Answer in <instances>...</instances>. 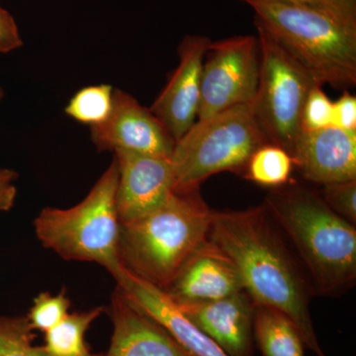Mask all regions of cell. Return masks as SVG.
<instances>
[{"mask_svg":"<svg viewBox=\"0 0 356 356\" xmlns=\"http://www.w3.org/2000/svg\"><path fill=\"white\" fill-rule=\"evenodd\" d=\"M266 206L243 211H213L208 240L235 264L243 291L255 306L284 314L306 348L325 356L312 322L310 285L281 238Z\"/></svg>","mask_w":356,"mask_h":356,"instance_id":"1","label":"cell"},{"mask_svg":"<svg viewBox=\"0 0 356 356\" xmlns=\"http://www.w3.org/2000/svg\"><path fill=\"white\" fill-rule=\"evenodd\" d=\"M264 206L294 245L316 291L336 296L355 285V225L334 213L318 192L289 187L271 192Z\"/></svg>","mask_w":356,"mask_h":356,"instance_id":"2","label":"cell"},{"mask_svg":"<svg viewBox=\"0 0 356 356\" xmlns=\"http://www.w3.org/2000/svg\"><path fill=\"white\" fill-rule=\"evenodd\" d=\"M199 188L175 191L165 203L136 221L121 224V266L165 290L178 271L209 236L213 211Z\"/></svg>","mask_w":356,"mask_h":356,"instance_id":"3","label":"cell"},{"mask_svg":"<svg viewBox=\"0 0 356 356\" xmlns=\"http://www.w3.org/2000/svg\"><path fill=\"white\" fill-rule=\"evenodd\" d=\"M255 25L296 58L321 86L355 88L356 27L329 9L285 0H243Z\"/></svg>","mask_w":356,"mask_h":356,"instance_id":"4","label":"cell"},{"mask_svg":"<svg viewBox=\"0 0 356 356\" xmlns=\"http://www.w3.org/2000/svg\"><path fill=\"white\" fill-rule=\"evenodd\" d=\"M116 159L81 203L67 208H44L34 220L42 245L65 261L95 262L111 275L120 268L117 212Z\"/></svg>","mask_w":356,"mask_h":356,"instance_id":"5","label":"cell"},{"mask_svg":"<svg viewBox=\"0 0 356 356\" xmlns=\"http://www.w3.org/2000/svg\"><path fill=\"white\" fill-rule=\"evenodd\" d=\"M266 144L252 105H238L196 121L175 142L170 156L175 191L199 188L204 180L222 172L243 175L248 159Z\"/></svg>","mask_w":356,"mask_h":356,"instance_id":"6","label":"cell"},{"mask_svg":"<svg viewBox=\"0 0 356 356\" xmlns=\"http://www.w3.org/2000/svg\"><path fill=\"white\" fill-rule=\"evenodd\" d=\"M255 26L261 72L252 111L269 144L282 147L292 156L303 131L302 115L307 97L314 86L321 84L268 33Z\"/></svg>","mask_w":356,"mask_h":356,"instance_id":"7","label":"cell"},{"mask_svg":"<svg viewBox=\"0 0 356 356\" xmlns=\"http://www.w3.org/2000/svg\"><path fill=\"white\" fill-rule=\"evenodd\" d=\"M259 72L257 37L235 36L212 42L204 58L197 120L238 105H252Z\"/></svg>","mask_w":356,"mask_h":356,"instance_id":"8","label":"cell"},{"mask_svg":"<svg viewBox=\"0 0 356 356\" xmlns=\"http://www.w3.org/2000/svg\"><path fill=\"white\" fill-rule=\"evenodd\" d=\"M98 151L131 152L152 156H172L175 140L151 110L132 95L115 88L113 107L108 119L90 128Z\"/></svg>","mask_w":356,"mask_h":356,"instance_id":"9","label":"cell"},{"mask_svg":"<svg viewBox=\"0 0 356 356\" xmlns=\"http://www.w3.org/2000/svg\"><path fill=\"white\" fill-rule=\"evenodd\" d=\"M211 43L205 36L184 37L178 47L179 65L149 108L175 142L197 121L204 58Z\"/></svg>","mask_w":356,"mask_h":356,"instance_id":"10","label":"cell"},{"mask_svg":"<svg viewBox=\"0 0 356 356\" xmlns=\"http://www.w3.org/2000/svg\"><path fill=\"white\" fill-rule=\"evenodd\" d=\"M114 154L118 165L116 206L121 224L153 212L175 191L170 158L124 151Z\"/></svg>","mask_w":356,"mask_h":356,"instance_id":"11","label":"cell"},{"mask_svg":"<svg viewBox=\"0 0 356 356\" xmlns=\"http://www.w3.org/2000/svg\"><path fill=\"white\" fill-rule=\"evenodd\" d=\"M177 305L229 356H254L255 305L245 291L215 301Z\"/></svg>","mask_w":356,"mask_h":356,"instance_id":"12","label":"cell"},{"mask_svg":"<svg viewBox=\"0 0 356 356\" xmlns=\"http://www.w3.org/2000/svg\"><path fill=\"white\" fill-rule=\"evenodd\" d=\"M292 159L302 175L314 184L356 179V132L334 126L303 130Z\"/></svg>","mask_w":356,"mask_h":356,"instance_id":"13","label":"cell"},{"mask_svg":"<svg viewBox=\"0 0 356 356\" xmlns=\"http://www.w3.org/2000/svg\"><path fill=\"white\" fill-rule=\"evenodd\" d=\"M163 291L177 304L201 303L243 291V287L235 264L208 240Z\"/></svg>","mask_w":356,"mask_h":356,"instance_id":"14","label":"cell"},{"mask_svg":"<svg viewBox=\"0 0 356 356\" xmlns=\"http://www.w3.org/2000/svg\"><path fill=\"white\" fill-rule=\"evenodd\" d=\"M109 315L113 332L104 356H195L118 288L112 295Z\"/></svg>","mask_w":356,"mask_h":356,"instance_id":"15","label":"cell"},{"mask_svg":"<svg viewBox=\"0 0 356 356\" xmlns=\"http://www.w3.org/2000/svg\"><path fill=\"white\" fill-rule=\"evenodd\" d=\"M113 278L117 288L126 298L163 325L192 355L229 356L185 316L177 303L163 290L140 280L123 266L114 274Z\"/></svg>","mask_w":356,"mask_h":356,"instance_id":"16","label":"cell"},{"mask_svg":"<svg viewBox=\"0 0 356 356\" xmlns=\"http://www.w3.org/2000/svg\"><path fill=\"white\" fill-rule=\"evenodd\" d=\"M254 337L264 356H305L298 330L275 309L255 306Z\"/></svg>","mask_w":356,"mask_h":356,"instance_id":"17","label":"cell"},{"mask_svg":"<svg viewBox=\"0 0 356 356\" xmlns=\"http://www.w3.org/2000/svg\"><path fill=\"white\" fill-rule=\"evenodd\" d=\"M103 312V307H95L67 314L62 322L44 332V350L51 356H102L95 355L88 348L86 334Z\"/></svg>","mask_w":356,"mask_h":356,"instance_id":"18","label":"cell"},{"mask_svg":"<svg viewBox=\"0 0 356 356\" xmlns=\"http://www.w3.org/2000/svg\"><path fill=\"white\" fill-rule=\"evenodd\" d=\"M293 168L294 163L288 152L266 144L250 156L243 175L262 186L280 187L289 181Z\"/></svg>","mask_w":356,"mask_h":356,"instance_id":"19","label":"cell"},{"mask_svg":"<svg viewBox=\"0 0 356 356\" xmlns=\"http://www.w3.org/2000/svg\"><path fill=\"white\" fill-rule=\"evenodd\" d=\"M114 90L109 84L86 86L72 96L65 106V114L90 128L102 125L111 113Z\"/></svg>","mask_w":356,"mask_h":356,"instance_id":"20","label":"cell"},{"mask_svg":"<svg viewBox=\"0 0 356 356\" xmlns=\"http://www.w3.org/2000/svg\"><path fill=\"white\" fill-rule=\"evenodd\" d=\"M35 337L26 316H0V356H51Z\"/></svg>","mask_w":356,"mask_h":356,"instance_id":"21","label":"cell"},{"mask_svg":"<svg viewBox=\"0 0 356 356\" xmlns=\"http://www.w3.org/2000/svg\"><path fill=\"white\" fill-rule=\"evenodd\" d=\"M70 308V300L65 291L53 295L40 293L26 316L33 331L47 332L62 322Z\"/></svg>","mask_w":356,"mask_h":356,"instance_id":"22","label":"cell"},{"mask_svg":"<svg viewBox=\"0 0 356 356\" xmlns=\"http://www.w3.org/2000/svg\"><path fill=\"white\" fill-rule=\"evenodd\" d=\"M320 194L334 213L355 225L356 179L323 185Z\"/></svg>","mask_w":356,"mask_h":356,"instance_id":"23","label":"cell"},{"mask_svg":"<svg viewBox=\"0 0 356 356\" xmlns=\"http://www.w3.org/2000/svg\"><path fill=\"white\" fill-rule=\"evenodd\" d=\"M332 102L323 91L322 86L311 89L302 115L303 130H318L332 126Z\"/></svg>","mask_w":356,"mask_h":356,"instance_id":"24","label":"cell"},{"mask_svg":"<svg viewBox=\"0 0 356 356\" xmlns=\"http://www.w3.org/2000/svg\"><path fill=\"white\" fill-rule=\"evenodd\" d=\"M332 126L356 132V97L348 90L337 102H332Z\"/></svg>","mask_w":356,"mask_h":356,"instance_id":"25","label":"cell"},{"mask_svg":"<svg viewBox=\"0 0 356 356\" xmlns=\"http://www.w3.org/2000/svg\"><path fill=\"white\" fill-rule=\"evenodd\" d=\"M22 44L17 23L8 11L0 7V54L17 50Z\"/></svg>","mask_w":356,"mask_h":356,"instance_id":"26","label":"cell"},{"mask_svg":"<svg viewBox=\"0 0 356 356\" xmlns=\"http://www.w3.org/2000/svg\"><path fill=\"white\" fill-rule=\"evenodd\" d=\"M17 172L9 168L0 170V212H6L13 207L17 195L15 181Z\"/></svg>","mask_w":356,"mask_h":356,"instance_id":"27","label":"cell"},{"mask_svg":"<svg viewBox=\"0 0 356 356\" xmlns=\"http://www.w3.org/2000/svg\"><path fill=\"white\" fill-rule=\"evenodd\" d=\"M332 13L344 22L356 27V0H325Z\"/></svg>","mask_w":356,"mask_h":356,"instance_id":"28","label":"cell"},{"mask_svg":"<svg viewBox=\"0 0 356 356\" xmlns=\"http://www.w3.org/2000/svg\"><path fill=\"white\" fill-rule=\"evenodd\" d=\"M285 1L295 2V3L308 4V6L322 7V8L329 9V10H331V9L329 8V6H327L325 0H285Z\"/></svg>","mask_w":356,"mask_h":356,"instance_id":"29","label":"cell"},{"mask_svg":"<svg viewBox=\"0 0 356 356\" xmlns=\"http://www.w3.org/2000/svg\"><path fill=\"white\" fill-rule=\"evenodd\" d=\"M4 96L3 90H2L1 88H0V99H1L2 97Z\"/></svg>","mask_w":356,"mask_h":356,"instance_id":"30","label":"cell"}]
</instances>
